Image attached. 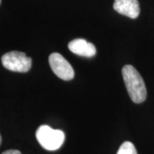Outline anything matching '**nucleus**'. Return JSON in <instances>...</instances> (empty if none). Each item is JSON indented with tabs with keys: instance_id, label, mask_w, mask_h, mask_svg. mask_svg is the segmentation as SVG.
Wrapping results in <instances>:
<instances>
[{
	"instance_id": "obj_9",
	"label": "nucleus",
	"mask_w": 154,
	"mask_h": 154,
	"mask_svg": "<svg viewBox=\"0 0 154 154\" xmlns=\"http://www.w3.org/2000/svg\"><path fill=\"white\" fill-rule=\"evenodd\" d=\"M1 143H2V137H1V135H0V146H1Z\"/></svg>"
},
{
	"instance_id": "obj_10",
	"label": "nucleus",
	"mask_w": 154,
	"mask_h": 154,
	"mask_svg": "<svg viewBox=\"0 0 154 154\" xmlns=\"http://www.w3.org/2000/svg\"><path fill=\"white\" fill-rule=\"evenodd\" d=\"M1 2H2V0H0V5H1Z\"/></svg>"
},
{
	"instance_id": "obj_3",
	"label": "nucleus",
	"mask_w": 154,
	"mask_h": 154,
	"mask_svg": "<svg viewBox=\"0 0 154 154\" xmlns=\"http://www.w3.org/2000/svg\"><path fill=\"white\" fill-rule=\"evenodd\" d=\"M1 61L3 66L11 71L25 73L29 71L32 67V58L24 52L17 51L5 53L3 55Z\"/></svg>"
},
{
	"instance_id": "obj_7",
	"label": "nucleus",
	"mask_w": 154,
	"mask_h": 154,
	"mask_svg": "<svg viewBox=\"0 0 154 154\" xmlns=\"http://www.w3.org/2000/svg\"><path fill=\"white\" fill-rule=\"evenodd\" d=\"M116 154H137V151L134 144L130 141H125L122 144Z\"/></svg>"
},
{
	"instance_id": "obj_2",
	"label": "nucleus",
	"mask_w": 154,
	"mask_h": 154,
	"mask_svg": "<svg viewBox=\"0 0 154 154\" xmlns=\"http://www.w3.org/2000/svg\"><path fill=\"white\" fill-rule=\"evenodd\" d=\"M36 139L39 145L48 151H56L64 142V133L59 129H53L47 125H41L36 131Z\"/></svg>"
},
{
	"instance_id": "obj_4",
	"label": "nucleus",
	"mask_w": 154,
	"mask_h": 154,
	"mask_svg": "<svg viewBox=\"0 0 154 154\" xmlns=\"http://www.w3.org/2000/svg\"><path fill=\"white\" fill-rule=\"evenodd\" d=\"M49 63L53 73L62 80L70 81L75 76V71L70 63L59 53L51 54Z\"/></svg>"
},
{
	"instance_id": "obj_6",
	"label": "nucleus",
	"mask_w": 154,
	"mask_h": 154,
	"mask_svg": "<svg viewBox=\"0 0 154 154\" xmlns=\"http://www.w3.org/2000/svg\"><path fill=\"white\" fill-rule=\"evenodd\" d=\"M69 49L73 53L81 57H92L96 54L97 51L94 44L88 42L83 38H76L69 43Z\"/></svg>"
},
{
	"instance_id": "obj_8",
	"label": "nucleus",
	"mask_w": 154,
	"mask_h": 154,
	"mask_svg": "<svg viewBox=\"0 0 154 154\" xmlns=\"http://www.w3.org/2000/svg\"><path fill=\"white\" fill-rule=\"evenodd\" d=\"M2 154H22V152L18 150H8L4 152Z\"/></svg>"
},
{
	"instance_id": "obj_1",
	"label": "nucleus",
	"mask_w": 154,
	"mask_h": 154,
	"mask_svg": "<svg viewBox=\"0 0 154 154\" xmlns=\"http://www.w3.org/2000/svg\"><path fill=\"white\" fill-rule=\"evenodd\" d=\"M122 74L126 86L127 91L133 102L140 104L146 99V88L143 79L136 69L127 64L122 68Z\"/></svg>"
},
{
	"instance_id": "obj_5",
	"label": "nucleus",
	"mask_w": 154,
	"mask_h": 154,
	"mask_svg": "<svg viewBox=\"0 0 154 154\" xmlns=\"http://www.w3.org/2000/svg\"><path fill=\"white\" fill-rule=\"evenodd\" d=\"M113 8L119 14L132 19L137 18L140 12L138 0H115Z\"/></svg>"
}]
</instances>
